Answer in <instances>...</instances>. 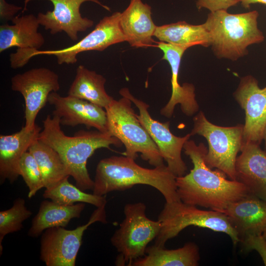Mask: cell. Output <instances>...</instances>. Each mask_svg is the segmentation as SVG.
Segmentation results:
<instances>
[{
  "instance_id": "cell-1",
  "label": "cell",
  "mask_w": 266,
  "mask_h": 266,
  "mask_svg": "<svg viewBox=\"0 0 266 266\" xmlns=\"http://www.w3.org/2000/svg\"><path fill=\"white\" fill-rule=\"evenodd\" d=\"M183 149L193 168L188 174L176 178L177 192L182 202L221 211L250 193L240 181L229 180L225 173L208 166L205 161L207 149L203 143L197 145L189 139Z\"/></svg>"
},
{
  "instance_id": "cell-2",
  "label": "cell",
  "mask_w": 266,
  "mask_h": 266,
  "mask_svg": "<svg viewBox=\"0 0 266 266\" xmlns=\"http://www.w3.org/2000/svg\"><path fill=\"white\" fill-rule=\"evenodd\" d=\"M43 129L38 139L50 146L60 155L73 177L76 186L82 191L93 190L94 182L89 174L87 162L97 149L122 145V142L107 132L81 130L74 136L66 135L61 129L60 119L50 115L42 121Z\"/></svg>"
},
{
  "instance_id": "cell-3",
  "label": "cell",
  "mask_w": 266,
  "mask_h": 266,
  "mask_svg": "<svg viewBox=\"0 0 266 266\" xmlns=\"http://www.w3.org/2000/svg\"><path fill=\"white\" fill-rule=\"evenodd\" d=\"M134 160L126 156L101 159L96 167L93 194L103 196L136 185H146L158 190L166 202L180 200L177 192L176 176L167 166L164 164L147 168L140 166Z\"/></svg>"
},
{
  "instance_id": "cell-4",
  "label": "cell",
  "mask_w": 266,
  "mask_h": 266,
  "mask_svg": "<svg viewBox=\"0 0 266 266\" xmlns=\"http://www.w3.org/2000/svg\"><path fill=\"white\" fill-rule=\"evenodd\" d=\"M257 10L232 14L227 10L210 12L203 25L210 46L218 59L236 61L248 53V47L265 39L258 26Z\"/></svg>"
},
{
  "instance_id": "cell-5",
  "label": "cell",
  "mask_w": 266,
  "mask_h": 266,
  "mask_svg": "<svg viewBox=\"0 0 266 266\" xmlns=\"http://www.w3.org/2000/svg\"><path fill=\"white\" fill-rule=\"evenodd\" d=\"M132 102L122 97L113 99L105 108L107 133L124 145L125 156L135 160L140 153L144 161L154 167L164 165L158 148L139 122Z\"/></svg>"
},
{
  "instance_id": "cell-6",
  "label": "cell",
  "mask_w": 266,
  "mask_h": 266,
  "mask_svg": "<svg viewBox=\"0 0 266 266\" xmlns=\"http://www.w3.org/2000/svg\"><path fill=\"white\" fill-rule=\"evenodd\" d=\"M158 220L161 223V228L154 244L160 247H165L168 240L190 226L225 233L229 236L234 245L240 242L237 232L225 214L211 209H200L181 200L166 202Z\"/></svg>"
},
{
  "instance_id": "cell-7",
  "label": "cell",
  "mask_w": 266,
  "mask_h": 266,
  "mask_svg": "<svg viewBox=\"0 0 266 266\" xmlns=\"http://www.w3.org/2000/svg\"><path fill=\"white\" fill-rule=\"evenodd\" d=\"M146 210V205L141 202L124 206V219L110 239L119 253L116 265L132 266L134 261L145 255L148 244L158 235L161 223L158 220L148 218Z\"/></svg>"
},
{
  "instance_id": "cell-8",
  "label": "cell",
  "mask_w": 266,
  "mask_h": 266,
  "mask_svg": "<svg viewBox=\"0 0 266 266\" xmlns=\"http://www.w3.org/2000/svg\"><path fill=\"white\" fill-rule=\"evenodd\" d=\"M193 120L191 135H201L208 143L206 164L211 168L220 170L231 180H236L235 163L243 145V125L219 126L208 121L201 111Z\"/></svg>"
},
{
  "instance_id": "cell-9",
  "label": "cell",
  "mask_w": 266,
  "mask_h": 266,
  "mask_svg": "<svg viewBox=\"0 0 266 266\" xmlns=\"http://www.w3.org/2000/svg\"><path fill=\"white\" fill-rule=\"evenodd\" d=\"M121 12H115L104 17L95 29L75 44L66 48L56 50L18 49L14 53L16 63L19 66H25L36 56H54L59 65L73 64L77 62V55L89 51L104 50L115 44L126 41L120 26Z\"/></svg>"
},
{
  "instance_id": "cell-10",
  "label": "cell",
  "mask_w": 266,
  "mask_h": 266,
  "mask_svg": "<svg viewBox=\"0 0 266 266\" xmlns=\"http://www.w3.org/2000/svg\"><path fill=\"white\" fill-rule=\"evenodd\" d=\"M105 205L97 207L86 224L74 230L62 227L45 230L40 240V260L47 266H74L85 231L96 222L107 223Z\"/></svg>"
},
{
  "instance_id": "cell-11",
  "label": "cell",
  "mask_w": 266,
  "mask_h": 266,
  "mask_svg": "<svg viewBox=\"0 0 266 266\" xmlns=\"http://www.w3.org/2000/svg\"><path fill=\"white\" fill-rule=\"evenodd\" d=\"M119 94L130 100L138 109L137 118L157 145L170 170L176 177L184 175L187 167L182 158L181 152L191 133L182 137L174 135L170 131L169 122L162 123L154 120L149 112V105L135 98L128 88L121 89Z\"/></svg>"
},
{
  "instance_id": "cell-12",
  "label": "cell",
  "mask_w": 266,
  "mask_h": 266,
  "mask_svg": "<svg viewBox=\"0 0 266 266\" xmlns=\"http://www.w3.org/2000/svg\"><path fill=\"white\" fill-rule=\"evenodd\" d=\"M11 89L20 93L25 101V128L32 129L39 111L45 105L49 95L60 88L59 77L46 67L33 68L13 76Z\"/></svg>"
},
{
  "instance_id": "cell-13",
  "label": "cell",
  "mask_w": 266,
  "mask_h": 266,
  "mask_svg": "<svg viewBox=\"0 0 266 266\" xmlns=\"http://www.w3.org/2000/svg\"><path fill=\"white\" fill-rule=\"evenodd\" d=\"M233 97L245 114L243 144L260 145L266 125V86L260 88L257 80L248 75L241 78Z\"/></svg>"
},
{
  "instance_id": "cell-14",
  "label": "cell",
  "mask_w": 266,
  "mask_h": 266,
  "mask_svg": "<svg viewBox=\"0 0 266 266\" xmlns=\"http://www.w3.org/2000/svg\"><path fill=\"white\" fill-rule=\"evenodd\" d=\"M32 0H25V11L27 3ZM53 5L52 11L40 12L37 15L38 22L51 34H56L64 32L73 41L78 37V33L86 31L94 25V21L82 16L80 8L86 1L97 3L107 10L110 8L98 0H46Z\"/></svg>"
},
{
  "instance_id": "cell-15",
  "label": "cell",
  "mask_w": 266,
  "mask_h": 266,
  "mask_svg": "<svg viewBox=\"0 0 266 266\" xmlns=\"http://www.w3.org/2000/svg\"><path fill=\"white\" fill-rule=\"evenodd\" d=\"M48 102L54 106L53 115L60 119L61 125H84L88 129L94 128L101 132H107L106 112L103 108L68 95L62 96L57 92L50 93Z\"/></svg>"
},
{
  "instance_id": "cell-16",
  "label": "cell",
  "mask_w": 266,
  "mask_h": 266,
  "mask_svg": "<svg viewBox=\"0 0 266 266\" xmlns=\"http://www.w3.org/2000/svg\"><path fill=\"white\" fill-rule=\"evenodd\" d=\"M156 43V46L163 52L162 59L168 62L171 71V95L167 103L161 109L160 114L166 118H171L175 106L179 104L183 114L192 116L199 109L196 100L195 86L189 83L181 85L178 80L182 57L187 49L161 41Z\"/></svg>"
},
{
  "instance_id": "cell-17",
  "label": "cell",
  "mask_w": 266,
  "mask_h": 266,
  "mask_svg": "<svg viewBox=\"0 0 266 266\" xmlns=\"http://www.w3.org/2000/svg\"><path fill=\"white\" fill-rule=\"evenodd\" d=\"M225 214L240 240L266 230V201L249 193L220 211Z\"/></svg>"
},
{
  "instance_id": "cell-18",
  "label": "cell",
  "mask_w": 266,
  "mask_h": 266,
  "mask_svg": "<svg viewBox=\"0 0 266 266\" xmlns=\"http://www.w3.org/2000/svg\"><path fill=\"white\" fill-rule=\"evenodd\" d=\"M151 15V7L142 0H130L128 7L121 13L120 28L131 46L147 48L156 43L153 37L157 26Z\"/></svg>"
},
{
  "instance_id": "cell-19",
  "label": "cell",
  "mask_w": 266,
  "mask_h": 266,
  "mask_svg": "<svg viewBox=\"0 0 266 266\" xmlns=\"http://www.w3.org/2000/svg\"><path fill=\"white\" fill-rule=\"evenodd\" d=\"M235 163L236 180L250 193L266 201V151L260 145L243 144Z\"/></svg>"
},
{
  "instance_id": "cell-20",
  "label": "cell",
  "mask_w": 266,
  "mask_h": 266,
  "mask_svg": "<svg viewBox=\"0 0 266 266\" xmlns=\"http://www.w3.org/2000/svg\"><path fill=\"white\" fill-rule=\"evenodd\" d=\"M41 128L35 124L31 130L23 126L14 133L0 135V182H14L19 177L18 163L24 153L38 139Z\"/></svg>"
},
{
  "instance_id": "cell-21",
  "label": "cell",
  "mask_w": 266,
  "mask_h": 266,
  "mask_svg": "<svg viewBox=\"0 0 266 266\" xmlns=\"http://www.w3.org/2000/svg\"><path fill=\"white\" fill-rule=\"evenodd\" d=\"M12 25L0 26V52L13 47L18 49H39L45 39L38 32L40 25L37 16L33 14L16 16Z\"/></svg>"
},
{
  "instance_id": "cell-22",
  "label": "cell",
  "mask_w": 266,
  "mask_h": 266,
  "mask_svg": "<svg viewBox=\"0 0 266 266\" xmlns=\"http://www.w3.org/2000/svg\"><path fill=\"white\" fill-rule=\"evenodd\" d=\"M199 248L192 242L175 249H166L155 244L147 247L145 255L134 261L133 266H197Z\"/></svg>"
},
{
  "instance_id": "cell-23",
  "label": "cell",
  "mask_w": 266,
  "mask_h": 266,
  "mask_svg": "<svg viewBox=\"0 0 266 266\" xmlns=\"http://www.w3.org/2000/svg\"><path fill=\"white\" fill-rule=\"evenodd\" d=\"M85 206L83 202L65 205L51 200L43 201L37 213L33 219L28 231L29 236L36 237L47 229L66 227L72 219L80 217Z\"/></svg>"
},
{
  "instance_id": "cell-24",
  "label": "cell",
  "mask_w": 266,
  "mask_h": 266,
  "mask_svg": "<svg viewBox=\"0 0 266 266\" xmlns=\"http://www.w3.org/2000/svg\"><path fill=\"white\" fill-rule=\"evenodd\" d=\"M105 82L106 79L102 75L79 65L67 94L105 109L114 99L106 93Z\"/></svg>"
},
{
  "instance_id": "cell-25",
  "label": "cell",
  "mask_w": 266,
  "mask_h": 266,
  "mask_svg": "<svg viewBox=\"0 0 266 266\" xmlns=\"http://www.w3.org/2000/svg\"><path fill=\"white\" fill-rule=\"evenodd\" d=\"M154 36L161 42L186 49L197 45L210 46V36L203 24L193 25L181 21L157 26Z\"/></svg>"
},
{
  "instance_id": "cell-26",
  "label": "cell",
  "mask_w": 266,
  "mask_h": 266,
  "mask_svg": "<svg viewBox=\"0 0 266 266\" xmlns=\"http://www.w3.org/2000/svg\"><path fill=\"white\" fill-rule=\"evenodd\" d=\"M28 151L38 165L46 189L52 188L70 176L60 155L50 146L37 139L30 147Z\"/></svg>"
},
{
  "instance_id": "cell-27",
  "label": "cell",
  "mask_w": 266,
  "mask_h": 266,
  "mask_svg": "<svg viewBox=\"0 0 266 266\" xmlns=\"http://www.w3.org/2000/svg\"><path fill=\"white\" fill-rule=\"evenodd\" d=\"M66 177L54 187L46 189L43 197L65 205H71L76 202L87 203L97 207L106 203L105 195L100 196L88 194L71 184Z\"/></svg>"
},
{
  "instance_id": "cell-28",
  "label": "cell",
  "mask_w": 266,
  "mask_h": 266,
  "mask_svg": "<svg viewBox=\"0 0 266 266\" xmlns=\"http://www.w3.org/2000/svg\"><path fill=\"white\" fill-rule=\"evenodd\" d=\"M32 215L29 210L23 199L18 198L14 202L12 207L0 212V253L2 252V242L7 234L21 230L23 223Z\"/></svg>"
},
{
  "instance_id": "cell-29",
  "label": "cell",
  "mask_w": 266,
  "mask_h": 266,
  "mask_svg": "<svg viewBox=\"0 0 266 266\" xmlns=\"http://www.w3.org/2000/svg\"><path fill=\"white\" fill-rule=\"evenodd\" d=\"M18 170L28 187V198H32L44 187V184L38 165L29 151L24 153L19 160Z\"/></svg>"
},
{
  "instance_id": "cell-30",
  "label": "cell",
  "mask_w": 266,
  "mask_h": 266,
  "mask_svg": "<svg viewBox=\"0 0 266 266\" xmlns=\"http://www.w3.org/2000/svg\"><path fill=\"white\" fill-rule=\"evenodd\" d=\"M240 242L247 252L256 250L261 257L266 266V238L263 234H250L242 238Z\"/></svg>"
},
{
  "instance_id": "cell-31",
  "label": "cell",
  "mask_w": 266,
  "mask_h": 266,
  "mask_svg": "<svg viewBox=\"0 0 266 266\" xmlns=\"http://www.w3.org/2000/svg\"><path fill=\"white\" fill-rule=\"evenodd\" d=\"M239 0H196V7L199 10L205 8L210 12L227 10L231 7L237 5Z\"/></svg>"
},
{
  "instance_id": "cell-32",
  "label": "cell",
  "mask_w": 266,
  "mask_h": 266,
  "mask_svg": "<svg viewBox=\"0 0 266 266\" xmlns=\"http://www.w3.org/2000/svg\"><path fill=\"white\" fill-rule=\"evenodd\" d=\"M22 7L8 3L5 0H0V19L1 21L12 20Z\"/></svg>"
},
{
  "instance_id": "cell-33",
  "label": "cell",
  "mask_w": 266,
  "mask_h": 266,
  "mask_svg": "<svg viewBox=\"0 0 266 266\" xmlns=\"http://www.w3.org/2000/svg\"><path fill=\"white\" fill-rule=\"evenodd\" d=\"M241 5L245 8H249L250 5L254 3H261L266 5V0H239Z\"/></svg>"
},
{
  "instance_id": "cell-34",
  "label": "cell",
  "mask_w": 266,
  "mask_h": 266,
  "mask_svg": "<svg viewBox=\"0 0 266 266\" xmlns=\"http://www.w3.org/2000/svg\"><path fill=\"white\" fill-rule=\"evenodd\" d=\"M263 140L265 141V151H266V125L263 133Z\"/></svg>"
},
{
  "instance_id": "cell-35",
  "label": "cell",
  "mask_w": 266,
  "mask_h": 266,
  "mask_svg": "<svg viewBox=\"0 0 266 266\" xmlns=\"http://www.w3.org/2000/svg\"><path fill=\"white\" fill-rule=\"evenodd\" d=\"M263 236L266 238V230L265 231V232L263 233Z\"/></svg>"
}]
</instances>
